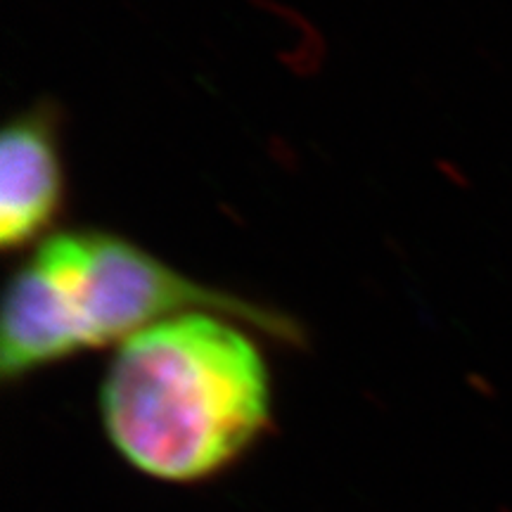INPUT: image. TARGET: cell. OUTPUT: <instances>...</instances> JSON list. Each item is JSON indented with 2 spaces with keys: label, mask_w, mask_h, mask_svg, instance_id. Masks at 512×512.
<instances>
[{
  "label": "cell",
  "mask_w": 512,
  "mask_h": 512,
  "mask_svg": "<svg viewBox=\"0 0 512 512\" xmlns=\"http://www.w3.org/2000/svg\"><path fill=\"white\" fill-rule=\"evenodd\" d=\"M166 318L121 342L100 387L107 439L138 472L174 484L233 465L271 420V377L242 323Z\"/></svg>",
  "instance_id": "cell-1"
},
{
  "label": "cell",
  "mask_w": 512,
  "mask_h": 512,
  "mask_svg": "<svg viewBox=\"0 0 512 512\" xmlns=\"http://www.w3.org/2000/svg\"><path fill=\"white\" fill-rule=\"evenodd\" d=\"M192 311L235 318L278 342H302L299 325L280 311L197 283L119 235L64 230L43 240L8 280L0 375L22 380Z\"/></svg>",
  "instance_id": "cell-2"
},
{
  "label": "cell",
  "mask_w": 512,
  "mask_h": 512,
  "mask_svg": "<svg viewBox=\"0 0 512 512\" xmlns=\"http://www.w3.org/2000/svg\"><path fill=\"white\" fill-rule=\"evenodd\" d=\"M57 114L48 105L19 112L0 138V245L19 249L50 228L62 207L64 171Z\"/></svg>",
  "instance_id": "cell-3"
}]
</instances>
